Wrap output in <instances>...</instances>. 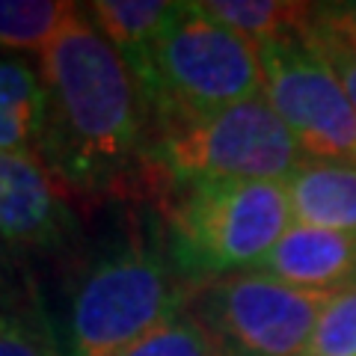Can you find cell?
Here are the masks:
<instances>
[{"label":"cell","mask_w":356,"mask_h":356,"mask_svg":"<svg viewBox=\"0 0 356 356\" xmlns=\"http://www.w3.org/2000/svg\"><path fill=\"white\" fill-rule=\"evenodd\" d=\"M44 131L39 158L74 196H158L152 110L137 72L86 6L39 54Z\"/></svg>","instance_id":"1"},{"label":"cell","mask_w":356,"mask_h":356,"mask_svg":"<svg viewBox=\"0 0 356 356\" xmlns=\"http://www.w3.org/2000/svg\"><path fill=\"white\" fill-rule=\"evenodd\" d=\"M166 259L196 285L255 270L291 229L285 181H170Z\"/></svg>","instance_id":"2"},{"label":"cell","mask_w":356,"mask_h":356,"mask_svg":"<svg viewBox=\"0 0 356 356\" xmlns=\"http://www.w3.org/2000/svg\"><path fill=\"white\" fill-rule=\"evenodd\" d=\"M137 77L161 134L264 95L259 48L211 18L202 3L175 6Z\"/></svg>","instance_id":"3"},{"label":"cell","mask_w":356,"mask_h":356,"mask_svg":"<svg viewBox=\"0 0 356 356\" xmlns=\"http://www.w3.org/2000/svg\"><path fill=\"white\" fill-rule=\"evenodd\" d=\"M187 288L163 252L131 238L86 264L57 330L65 356H122L181 315Z\"/></svg>","instance_id":"4"},{"label":"cell","mask_w":356,"mask_h":356,"mask_svg":"<svg viewBox=\"0 0 356 356\" xmlns=\"http://www.w3.org/2000/svg\"><path fill=\"white\" fill-rule=\"evenodd\" d=\"M303 161L264 95L172 128L154 143V163L170 181H288Z\"/></svg>","instance_id":"5"},{"label":"cell","mask_w":356,"mask_h":356,"mask_svg":"<svg viewBox=\"0 0 356 356\" xmlns=\"http://www.w3.org/2000/svg\"><path fill=\"white\" fill-rule=\"evenodd\" d=\"M332 297L250 270L196 285L184 312L222 356H303Z\"/></svg>","instance_id":"6"},{"label":"cell","mask_w":356,"mask_h":356,"mask_svg":"<svg viewBox=\"0 0 356 356\" xmlns=\"http://www.w3.org/2000/svg\"><path fill=\"white\" fill-rule=\"evenodd\" d=\"M264 98L306 161L356 163V110L339 74L306 36L259 44Z\"/></svg>","instance_id":"7"},{"label":"cell","mask_w":356,"mask_h":356,"mask_svg":"<svg viewBox=\"0 0 356 356\" xmlns=\"http://www.w3.org/2000/svg\"><path fill=\"white\" fill-rule=\"evenodd\" d=\"M74 193L33 152H0V235L21 255L63 252L77 235Z\"/></svg>","instance_id":"8"},{"label":"cell","mask_w":356,"mask_h":356,"mask_svg":"<svg viewBox=\"0 0 356 356\" xmlns=\"http://www.w3.org/2000/svg\"><path fill=\"white\" fill-rule=\"evenodd\" d=\"M285 187L297 222L356 232V163L303 161Z\"/></svg>","instance_id":"9"},{"label":"cell","mask_w":356,"mask_h":356,"mask_svg":"<svg viewBox=\"0 0 356 356\" xmlns=\"http://www.w3.org/2000/svg\"><path fill=\"white\" fill-rule=\"evenodd\" d=\"M44 131V86L33 63L0 57V152L39 154Z\"/></svg>","instance_id":"10"},{"label":"cell","mask_w":356,"mask_h":356,"mask_svg":"<svg viewBox=\"0 0 356 356\" xmlns=\"http://www.w3.org/2000/svg\"><path fill=\"white\" fill-rule=\"evenodd\" d=\"M175 6L161 0H95L86 3V13L131 69L140 72L172 21Z\"/></svg>","instance_id":"11"},{"label":"cell","mask_w":356,"mask_h":356,"mask_svg":"<svg viewBox=\"0 0 356 356\" xmlns=\"http://www.w3.org/2000/svg\"><path fill=\"white\" fill-rule=\"evenodd\" d=\"M202 9L220 24L241 33L255 48L267 42L306 36L312 24L309 3H282V0H205Z\"/></svg>","instance_id":"12"},{"label":"cell","mask_w":356,"mask_h":356,"mask_svg":"<svg viewBox=\"0 0 356 356\" xmlns=\"http://www.w3.org/2000/svg\"><path fill=\"white\" fill-rule=\"evenodd\" d=\"M74 13L65 0H0V48L42 54Z\"/></svg>","instance_id":"13"},{"label":"cell","mask_w":356,"mask_h":356,"mask_svg":"<svg viewBox=\"0 0 356 356\" xmlns=\"http://www.w3.org/2000/svg\"><path fill=\"white\" fill-rule=\"evenodd\" d=\"M0 356H65L39 297L0 306Z\"/></svg>","instance_id":"14"},{"label":"cell","mask_w":356,"mask_h":356,"mask_svg":"<svg viewBox=\"0 0 356 356\" xmlns=\"http://www.w3.org/2000/svg\"><path fill=\"white\" fill-rule=\"evenodd\" d=\"M122 356H222L214 339L196 324V321L181 312L163 327L149 332L143 341L128 348Z\"/></svg>","instance_id":"15"},{"label":"cell","mask_w":356,"mask_h":356,"mask_svg":"<svg viewBox=\"0 0 356 356\" xmlns=\"http://www.w3.org/2000/svg\"><path fill=\"white\" fill-rule=\"evenodd\" d=\"M303 356H356V285L330 300Z\"/></svg>","instance_id":"16"},{"label":"cell","mask_w":356,"mask_h":356,"mask_svg":"<svg viewBox=\"0 0 356 356\" xmlns=\"http://www.w3.org/2000/svg\"><path fill=\"white\" fill-rule=\"evenodd\" d=\"M27 297H36V288L24 270V255L0 235V306L21 303Z\"/></svg>","instance_id":"17"},{"label":"cell","mask_w":356,"mask_h":356,"mask_svg":"<svg viewBox=\"0 0 356 356\" xmlns=\"http://www.w3.org/2000/svg\"><path fill=\"white\" fill-rule=\"evenodd\" d=\"M315 33L327 39H336L341 44H348L350 51H356V0L350 3H324V6H312V24Z\"/></svg>","instance_id":"18"},{"label":"cell","mask_w":356,"mask_h":356,"mask_svg":"<svg viewBox=\"0 0 356 356\" xmlns=\"http://www.w3.org/2000/svg\"><path fill=\"white\" fill-rule=\"evenodd\" d=\"M306 39L315 44L321 57H324V60L332 65V72L339 74L344 92H348V98L353 102V110H356V51H350L348 44H341V42H336V39L321 36V33H315L312 27H309V33H306Z\"/></svg>","instance_id":"19"}]
</instances>
